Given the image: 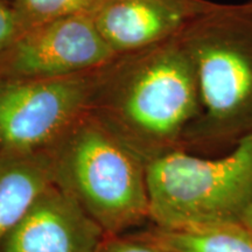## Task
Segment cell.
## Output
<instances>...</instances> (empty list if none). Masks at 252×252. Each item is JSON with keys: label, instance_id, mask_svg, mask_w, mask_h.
I'll list each match as a JSON object with an SVG mask.
<instances>
[{"label": "cell", "instance_id": "6", "mask_svg": "<svg viewBox=\"0 0 252 252\" xmlns=\"http://www.w3.org/2000/svg\"><path fill=\"white\" fill-rule=\"evenodd\" d=\"M116 54L90 15L21 31L0 52V80H49L94 70Z\"/></svg>", "mask_w": 252, "mask_h": 252}, {"label": "cell", "instance_id": "13", "mask_svg": "<svg viewBox=\"0 0 252 252\" xmlns=\"http://www.w3.org/2000/svg\"><path fill=\"white\" fill-rule=\"evenodd\" d=\"M19 33L20 28L11 2L7 0H0V52L8 46Z\"/></svg>", "mask_w": 252, "mask_h": 252}, {"label": "cell", "instance_id": "2", "mask_svg": "<svg viewBox=\"0 0 252 252\" xmlns=\"http://www.w3.org/2000/svg\"><path fill=\"white\" fill-rule=\"evenodd\" d=\"M53 184L109 236L150 219L145 163L88 111L46 146Z\"/></svg>", "mask_w": 252, "mask_h": 252}, {"label": "cell", "instance_id": "3", "mask_svg": "<svg viewBox=\"0 0 252 252\" xmlns=\"http://www.w3.org/2000/svg\"><path fill=\"white\" fill-rule=\"evenodd\" d=\"M193 61L201 100L200 118L187 134L203 139L252 132V9L219 4L180 32Z\"/></svg>", "mask_w": 252, "mask_h": 252}, {"label": "cell", "instance_id": "14", "mask_svg": "<svg viewBox=\"0 0 252 252\" xmlns=\"http://www.w3.org/2000/svg\"><path fill=\"white\" fill-rule=\"evenodd\" d=\"M242 223L245 224L248 226V228H250L252 230V204L250 206V208L248 209L247 214H245L243 220H242Z\"/></svg>", "mask_w": 252, "mask_h": 252}, {"label": "cell", "instance_id": "8", "mask_svg": "<svg viewBox=\"0 0 252 252\" xmlns=\"http://www.w3.org/2000/svg\"><path fill=\"white\" fill-rule=\"evenodd\" d=\"M213 4L210 0H103L90 17L118 55L176 35Z\"/></svg>", "mask_w": 252, "mask_h": 252}, {"label": "cell", "instance_id": "10", "mask_svg": "<svg viewBox=\"0 0 252 252\" xmlns=\"http://www.w3.org/2000/svg\"><path fill=\"white\" fill-rule=\"evenodd\" d=\"M139 237L167 252H252V230L242 222L158 228Z\"/></svg>", "mask_w": 252, "mask_h": 252}, {"label": "cell", "instance_id": "11", "mask_svg": "<svg viewBox=\"0 0 252 252\" xmlns=\"http://www.w3.org/2000/svg\"><path fill=\"white\" fill-rule=\"evenodd\" d=\"M103 0H9L21 31L75 17L91 15Z\"/></svg>", "mask_w": 252, "mask_h": 252}, {"label": "cell", "instance_id": "12", "mask_svg": "<svg viewBox=\"0 0 252 252\" xmlns=\"http://www.w3.org/2000/svg\"><path fill=\"white\" fill-rule=\"evenodd\" d=\"M97 252H162L139 236H108Z\"/></svg>", "mask_w": 252, "mask_h": 252}, {"label": "cell", "instance_id": "4", "mask_svg": "<svg viewBox=\"0 0 252 252\" xmlns=\"http://www.w3.org/2000/svg\"><path fill=\"white\" fill-rule=\"evenodd\" d=\"M145 173L150 220L158 228L242 222L252 204V132L222 158L173 150L147 161Z\"/></svg>", "mask_w": 252, "mask_h": 252}, {"label": "cell", "instance_id": "7", "mask_svg": "<svg viewBox=\"0 0 252 252\" xmlns=\"http://www.w3.org/2000/svg\"><path fill=\"white\" fill-rule=\"evenodd\" d=\"M74 198L48 186L0 241V252H97L108 237Z\"/></svg>", "mask_w": 252, "mask_h": 252}, {"label": "cell", "instance_id": "5", "mask_svg": "<svg viewBox=\"0 0 252 252\" xmlns=\"http://www.w3.org/2000/svg\"><path fill=\"white\" fill-rule=\"evenodd\" d=\"M100 68L49 80H0V152L53 143L89 111Z\"/></svg>", "mask_w": 252, "mask_h": 252}, {"label": "cell", "instance_id": "1", "mask_svg": "<svg viewBox=\"0 0 252 252\" xmlns=\"http://www.w3.org/2000/svg\"><path fill=\"white\" fill-rule=\"evenodd\" d=\"M193 61L180 33L100 68L89 113L146 163L176 149L200 118Z\"/></svg>", "mask_w": 252, "mask_h": 252}, {"label": "cell", "instance_id": "15", "mask_svg": "<svg viewBox=\"0 0 252 252\" xmlns=\"http://www.w3.org/2000/svg\"><path fill=\"white\" fill-rule=\"evenodd\" d=\"M247 4L250 6V8L252 9V0H249V1H247Z\"/></svg>", "mask_w": 252, "mask_h": 252}, {"label": "cell", "instance_id": "9", "mask_svg": "<svg viewBox=\"0 0 252 252\" xmlns=\"http://www.w3.org/2000/svg\"><path fill=\"white\" fill-rule=\"evenodd\" d=\"M52 184L46 147L0 152V241Z\"/></svg>", "mask_w": 252, "mask_h": 252}, {"label": "cell", "instance_id": "16", "mask_svg": "<svg viewBox=\"0 0 252 252\" xmlns=\"http://www.w3.org/2000/svg\"><path fill=\"white\" fill-rule=\"evenodd\" d=\"M7 1H9V0H7Z\"/></svg>", "mask_w": 252, "mask_h": 252}]
</instances>
